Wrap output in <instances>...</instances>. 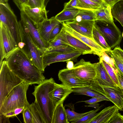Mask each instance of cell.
I'll use <instances>...</instances> for the list:
<instances>
[{
  "mask_svg": "<svg viewBox=\"0 0 123 123\" xmlns=\"http://www.w3.org/2000/svg\"><path fill=\"white\" fill-rule=\"evenodd\" d=\"M5 60L16 75L30 85H39L45 79L43 73L31 63L19 48L6 56Z\"/></svg>",
  "mask_w": 123,
  "mask_h": 123,
  "instance_id": "obj_1",
  "label": "cell"
},
{
  "mask_svg": "<svg viewBox=\"0 0 123 123\" xmlns=\"http://www.w3.org/2000/svg\"><path fill=\"white\" fill-rule=\"evenodd\" d=\"M55 82L51 78L45 79L38 86H35L32 93L36 102L42 112L46 123H52L55 106L54 103L52 93Z\"/></svg>",
  "mask_w": 123,
  "mask_h": 123,
  "instance_id": "obj_2",
  "label": "cell"
},
{
  "mask_svg": "<svg viewBox=\"0 0 123 123\" xmlns=\"http://www.w3.org/2000/svg\"><path fill=\"white\" fill-rule=\"evenodd\" d=\"M19 31L18 47L25 54L31 63L43 73L44 53L33 41L26 28L20 20L18 21Z\"/></svg>",
  "mask_w": 123,
  "mask_h": 123,
  "instance_id": "obj_3",
  "label": "cell"
},
{
  "mask_svg": "<svg viewBox=\"0 0 123 123\" xmlns=\"http://www.w3.org/2000/svg\"><path fill=\"white\" fill-rule=\"evenodd\" d=\"M30 84L23 82L10 92L0 107V115L13 111L16 109L29 108L26 94Z\"/></svg>",
  "mask_w": 123,
  "mask_h": 123,
  "instance_id": "obj_4",
  "label": "cell"
},
{
  "mask_svg": "<svg viewBox=\"0 0 123 123\" xmlns=\"http://www.w3.org/2000/svg\"><path fill=\"white\" fill-rule=\"evenodd\" d=\"M0 66V107L12 90L24 81L12 71L5 60Z\"/></svg>",
  "mask_w": 123,
  "mask_h": 123,
  "instance_id": "obj_5",
  "label": "cell"
},
{
  "mask_svg": "<svg viewBox=\"0 0 123 123\" xmlns=\"http://www.w3.org/2000/svg\"><path fill=\"white\" fill-rule=\"evenodd\" d=\"M94 25L111 49L119 45L122 40V34L114 21H95Z\"/></svg>",
  "mask_w": 123,
  "mask_h": 123,
  "instance_id": "obj_6",
  "label": "cell"
},
{
  "mask_svg": "<svg viewBox=\"0 0 123 123\" xmlns=\"http://www.w3.org/2000/svg\"><path fill=\"white\" fill-rule=\"evenodd\" d=\"M0 21L9 29L18 44L19 39L18 22L8 3H0Z\"/></svg>",
  "mask_w": 123,
  "mask_h": 123,
  "instance_id": "obj_7",
  "label": "cell"
},
{
  "mask_svg": "<svg viewBox=\"0 0 123 123\" xmlns=\"http://www.w3.org/2000/svg\"><path fill=\"white\" fill-rule=\"evenodd\" d=\"M18 47L13 36L9 29L0 23V66L6 56Z\"/></svg>",
  "mask_w": 123,
  "mask_h": 123,
  "instance_id": "obj_8",
  "label": "cell"
},
{
  "mask_svg": "<svg viewBox=\"0 0 123 123\" xmlns=\"http://www.w3.org/2000/svg\"><path fill=\"white\" fill-rule=\"evenodd\" d=\"M96 63H92L82 59L74 65L72 70L77 77L92 86L94 84L96 79Z\"/></svg>",
  "mask_w": 123,
  "mask_h": 123,
  "instance_id": "obj_9",
  "label": "cell"
},
{
  "mask_svg": "<svg viewBox=\"0 0 123 123\" xmlns=\"http://www.w3.org/2000/svg\"><path fill=\"white\" fill-rule=\"evenodd\" d=\"M21 20L27 30L35 43L44 53L48 43L41 36L37 27L32 21L22 11H20Z\"/></svg>",
  "mask_w": 123,
  "mask_h": 123,
  "instance_id": "obj_10",
  "label": "cell"
},
{
  "mask_svg": "<svg viewBox=\"0 0 123 123\" xmlns=\"http://www.w3.org/2000/svg\"><path fill=\"white\" fill-rule=\"evenodd\" d=\"M82 54V53L76 50L68 53H60L46 52L43 58V64L44 69L50 64L58 62H67L69 61L76 62L78 58Z\"/></svg>",
  "mask_w": 123,
  "mask_h": 123,
  "instance_id": "obj_11",
  "label": "cell"
},
{
  "mask_svg": "<svg viewBox=\"0 0 123 123\" xmlns=\"http://www.w3.org/2000/svg\"><path fill=\"white\" fill-rule=\"evenodd\" d=\"M59 80L62 83L72 88L90 86L91 84L83 81L77 77L72 69H64L60 70L58 74Z\"/></svg>",
  "mask_w": 123,
  "mask_h": 123,
  "instance_id": "obj_12",
  "label": "cell"
},
{
  "mask_svg": "<svg viewBox=\"0 0 123 123\" xmlns=\"http://www.w3.org/2000/svg\"><path fill=\"white\" fill-rule=\"evenodd\" d=\"M96 77L94 84L90 87L95 91L103 86H118L111 78L102 62L99 61L96 63Z\"/></svg>",
  "mask_w": 123,
  "mask_h": 123,
  "instance_id": "obj_13",
  "label": "cell"
},
{
  "mask_svg": "<svg viewBox=\"0 0 123 123\" xmlns=\"http://www.w3.org/2000/svg\"><path fill=\"white\" fill-rule=\"evenodd\" d=\"M62 28L69 34L79 39L91 47L94 52L95 55L99 57L104 52H107L98 44L93 39L82 35L75 31L67 25L65 22L62 23Z\"/></svg>",
  "mask_w": 123,
  "mask_h": 123,
  "instance_id": "obj_14",
  "label": "cell"
},
{
  "mask_svg": "<svg viewBox=\"0 0 123 123\" xmlns=\"http://www.w3.org/2000/svg\"><path fill=\"white\" fill-rule=\"evenodd\" d=\"M21 11L36 26L39 23L48 19V11L46 10L45 7L32 8L27 5L24 4L22 5Z\"/></svg>",
  "mask_w": 123,
  "mask_h": 123,
  "instance_id": "obj_15",
  "label": "cell"
},
{
  "mask_svg": "<svg viewBox=\"0 0 123 123\" xmlns=\"http://www.w3.org/2000/svg\"><path fill=\"white\" fill-rule=\"evenodd\" d=\"M65 23L77 32L93 39L92 33L95 21H67L65 22Z\"/></svg>",
  "mask_w": 123,
  "mask_h": 123,
  "instance_id": "obj_16",
  "label": "cell"
},
{
  "mask_svg": "<svg viewBox=\"0 0 123 123\" xmlns=\"http://www.w3.org/2000/svg\"><path fill=\"white\" fill-rule=\"evenodd\" d=\"M105 96L117 106L120 111L123 106V93L119 87H101Z\"/></svg>",
  "mask_w": 123,
  "mask_h": 123,
  "instance_id": "obj_17",
  "label": "cell"
},
{
  "mask_svg": "<svg viewBox=\"0 0 123 123\" xmlns=\"http://www.w3.org/2000/svg\"><path fill=\"white\" fill-rule=\"evenodd\" d=\"M55 16L44 20L36 26L43 39L49 43V38L52 31L57 25L60 23Z\"/></svg>",
  "mask_w": 123,
  "mask_h": 123,
  "instance_id": "obj_18",
  "label": "cell"
},
{
  "mask_svg": "<svg viewBox=\"0 0 123 123\" xmlns=\"http://www.w3.org/2000/svg\"><path fill=\"white\" fill-rule=\"evenodd\" d=\"M73 92L72 88L62 83L59 84L55 83L52 95L54 105L55 107Z\"/></svg>",
  "mask_w": 123,
  "mask_h": 123,
  "instance_id": "obj_19",
  "label": "cell"
},
{
  "mask_svg": "<svg viewBox=\"0 0 123 123\" xmlns=\"http://www.w3.org/2000/svg\"><path fill=\"white\" fill-rule=\"evenodd\" d=\"M119 110L115 105L106 107L97 113L90 123H109L113 116L119 112Z\"/></svg>",
  "mask_w": 123,
  "mask_h": 123,
  "instance_id": "obj_20",
  "label": "cell"
},
{
  "mask_svg": "<svg viewBox=\"0 0 123 123\" xmlns=\"http://www.w3.org/2000/svg\"><path fill=\"white\" fill-rule=\"evenodd\" d=\"M63 30L65 31L67 41L70 46L81 52L83 55L87 54L95 55L94 52L89 46L79 39L70 35Z\"/></svg>",
  "mask_w": 123,
  "mask_h": 123,
  "instance_id": "obj_21",
  "label": "cell"
},
{
  "mask_svg": "<svg viewBox=\"0 0 123 123\" xmlns=\"http://www.w3.org/2000/svg\"><path fill=\"white\" fill-rule=\"evenodd\" d=\"M62 100L56 106L53 116L52 123H69L68 121L66 113Z\"/></svg>",
  "mask_w": 123,
  "mask_h": 123,
  "instance_id": "obj_22",
  "label": "cell"
},
{
  "mask_svg": "<svg viewBox=\"0 0 123 123\" xmlns=\"http://www.w3.org/2000/svg\"><path fill=\"white\" fill-rule=\"evenodd\" d=\"M79 10L76 8L63 9L55 17L57 20L62 23L73 21Z\"/></svg>",
  "mask_w": 123,
  "mask_h": 123,
  "instance_id": "obj_23",
  "label": "cell"
},
{
  "mask_svg": "<svg viewBox=\"0 0 123 123\" xmlns=\"http://www.w3.org/2000/svg\"><path fill=\"white\" fill-rule=\"evenodd\" d=\"M111 8L110 6L104 7L101 9L94 11L95 21H103L113 22V18L111 12Z\"/></svg>",
  "mask_w": 123,
  "mask_h": 123,
  "instance_id": "obj_24",
  "label": "cell"
},
{
  "mask_svg": "<svg viewBox=\"0 0 123 123\" xmlns=\"http://www.w3.org/2000/svg\"><path fill=\"white\" fill-rule=\"evenodd\" d=\"M29 108L32 114L33 123H46L43 113L35 101L30 104Z\"/></svg>",
  "mask_w": 123,
  "mask_h": 123,
  "instance_id": "obj_25",
  "label": "cell"
},
{
  "mask_svg": "<svg viewBox=\"0 0 123 123\" xmlns=\"http://www.w3.org/2000/svg\"><path fill=\"white\" fill-rule=\"evenodd\" d=\"M111 12L113 18L118 21L123 27V0L114 5L111 8Z\"/></svg>",
  "mask_w": 123,
  "mask_h": 123,
  "instance_id": "obj_26",
  "label": "cell"
},
{
  "mask_svg": "<svg viewBox=\"0 0 123 123\" xmlns=\"http://www.w3.org/2000/svg\"><path fill=\"white\" fill-rule=\"evenodd\" d=\"M64 45L70 46L67 41L65 31L62 29L60 33L53 39L49 42L47 48L56 47Z\"/></svg>",
  "mask_w": 123,
  "mask_h": 123,
  "instance_id": "obj_27",
  "label": "cell"
},
{
  "mask_svg": "<svg viewBox=\"0 0 123 123\" xmlns=\"http://www.w3.org/2000/svg\"><path fill=\"white\" fill-rule=\"evenodd\" d=\"M77 9L95 11L105 7L91 0H79Z\"/></svg>",
  "mask_w": 123,
  "mask_h": 123,
  "instance_id": "obj_28",
  "label": "cell"
},
{
  "mask_svg": "<svg viewBox=\"0 0 123 123\" xmlns=\"http://www.w3.org/2000/svg\"><path fill=\"white\" fill-rule=\"evenodd\" d=\"M77 21H95L94 11L80 9L74 20Z\"/></svg>",
  "mask_w": 123,
  "mask_h": 123,
  "instance_id": "obj_29",
  "label": "cell"
},
{
  "mask_svg": "<svg viewBox=\"0 0 123 123\" xmlns=\"http://www.w3.org/2000/svg\"><path fill=\"white\" fill-rule=\"evenodd\" d=\"M73 92L76 94L84 95L92 97H105L92 89L90 86L74 88H72Z\"/></svg>",
  "mask_w": 123,
  "mask_h": 123,
  "instance_id": "obj_30",
  "label": "cell"
},
{
  "mask_svg": "<svg viewBox=\"0 0 123 123\" xmlns=\"http://www.w3.org/2000/svg\"><path fill=\"white\" fill-rule=\"evenodd\" d=\"M92 36L94 40L99 45L108 52L111 50L107 44L104 37L94 25L92 31Z\"/></svg>",
  "mask_w": 123,
  "mask_h": 123,
  "instance_id": "obj_31",
  "label": "cell"
},
{
  "mask_svg": "<svg viewBox=\"0 0 123 123\" xmlns=\"http://www.w3.org/2000/svg\"><path fill=\"white\" fill-rule=\"evenodd\" d=\"M68 121L69 123L74 122L79 120L83 116L90 112V111L82 113H77L74 111L71 110L69 109H65Z\"/></svg>",
  "mask_w": 123,
  "mask_h": 123,
  "instance_id": "obj_32",
  "label": "cell"
},
{
  "mask_svg": "<svg viewBox=\"0 0 123 123\" xmlns=\"http://www.w3.org/2000/svg\"><path fill=\"white\" fill-rule=\"evenodd\" d=\"M103 106V105H101L96 110L90 111V112L74 123H90L97 114V112L101 109Z\"/></svg>",
  "mask_w": 123,
  "mask_h": 123,
  "instance_id": "obj_33",
  "label": "cell"
},
{
  "mask_svg": "<svg viewBox=\"0 0 123 123\" xmlns=\"http://www.w3.org/2000/svg\"><path fill=\"white\" fill-rule=\"evenodd\" d=\"M76 50H78L71 46L64 45L56 47L47 48L45 52L48 51L60 53H68Z\"/></svg>",
  "mask_w": 123,
  "mask_h": 123,
  "instance_id": "obj_34",
  "label": "cell"
},
{
  "mask_svg": "<svg viewBox=\"0 0 123 123\" xmlns=\"http://www.w3.org/2000/svg\"><path fill=\"white\" fill-rule=\"evenodd\" d=\"M99 61L102 62L109 76L118 87V81L115 69L101 58H99Z\"/></svg>",
  "mask_w": 123,
  "mask_h": 123,
  "instance_id": "obj_35",
  "label": "cell"
},
{
  "mask_svg": "<svg viewBox=\"0 0 123 123\" xmlns=\"http://www.w3.org/2000/svg\"><path fill=\"white\" fill-rule=\"evenodd\" d=\"M108 53L114 59L115 66L118 71L123 75V62L120 57L111 49Z\"/></svg>",
  "mask_w": 123,
  "mask_h": 123,
  "instance_id": "obj_36",
  "label": "cell"
},
{
  "mask_svg": "<svg viewBox=\"0 0 123 123\" xmlns=\"http://www.w3.org/2000/svg\"><path fill=\"white\" fill-rule=\"evenodd\" d=\"M22 113L24 123H33L32 114L29 108L25 109Z\"/></svg>",
  "mask_w": 123,
  "mask_h": 123,
  "instance_id": "obj_37",
  "label": "cell"
},
{
  "mask_svg": "<svg viewBox=\"0 0 123 123\" xmlns=\"http://www.w3.org/2000/svg\"><path fill=\"white\" fill-rule=\"evenodd\" d=\"M99 57L104 61L115 69L116 68L114 59L111 57H110L106 51L103 52L101 56Z\"/></svg>",
  "mask_w": 123,
  "mask_h": 123,
  "instance_id": "obj_38",
  "label": "cell"
},
{
  "mask_svg": "<svg viewBox=\"0 0 123 123\" xmlns=\"http://www.w3.org/2000/svg\"><path fill=\"white\" fill-rule=\"evenodd\" d=\"M62 23L56 25L52 31L49 38V41L53 39L61 32L62 28Z\"/></svg>",
  "mask_w": 123,
  "mask_h": 123,
  "instance_id": "obj_39",
  "label": "cell"
},
{
  "mask_svg": "<svg viewBox=\"0 0 123 123\" xmlns=\"http://www.w3.org/2000/svg\"><path fill=\"white\" fill-rule=\"evenodd\" d=\"M104 100L110 101L106 97H92L91 98L88 100L81 101L79 102H84L86 104H90L97 103L98 102Z\"/></svg>",
  "mask_w": 123,
  "mask_h": 123,
  "instance_id": "obj_40",
  "label": "cell"
},
{
  "mask_svg": "<svg viewBox=\"0 0 123 123\" xmlns=\"http://www.w3.org/2000/svg\"><path fill=\"white\" fill-rule=\"evenodd\" d=\"M27 5L32 8L45 7L43 0H28Z\"/></svg>",
  "mask_w": 123,
  "mask_h": 123,
  "instance_id": "obj_41",
  "label": "cell"
},
{
  "mask_svg": "<svg viewBox=\"0 0 123 123\" xmlns=\"http://www.w3.org/2000/svg\"><path fill=\"white\" fill-rule=\"evenodd\" d=\"M79 4V0H70L68 2L64 3L63 9H77Z\"/></svg>",
  "mask_w": 123,
  "mask_h": 123,
  "instance_id": "obj_42",
  "label": "cell"
},
{
  "mask_svg": "<svg viewBox=\"0 0 123 123\" xmlns=\"http://www.w3.org/2000/svg\"><path fill=\"white\" fill-rule=\"evenodd\" d=\"M109 123H123L122 115L118 112L113 116Z\"/></svg>",
  "mask_w": 123,
  "mask_h": 123,
  "instance_id": "obj_43",
  "label": "cell"
},
{
  "mask_svg": "<svg viewBox=\"0 0 123 123\" xmlns=\"http://www.w3.org/2000/svg\"><path fill=\"white\" fill-rule=\"evenodd\" d=\"M118 81V87L123 93V75L116 68L115 69Z\"/></svg>",
  "mask_w": 123,
  "mask_h": 123,
  "instance_id": "obj_44",
  "label": "cell"
},
{
  "mask_svg": "<svg viewBox=\"0 0 123 123\" xmlns=\"http://www.w3.org/2000/svg\"><path fill=\"white\" fill-rule=\"evenodd\" d=\"M13 1L20 11L22 9V5H27L28 0H13Z\"/></svg>",
  "mask_w": 123,
  "mask_h": 123,
  "instance_id": "obj_45",
  "label": "cell"
},
{
  "mask_svg": "<svg viewBox=\"0 0 123 123\" xmlns=\"http://www.w3.org/2000/svg\"><path fill=\"white\" fill-rule=\"evenodd\" d=\"M113 51L121 58L123 60V50L119 47L117 46L115 47Z\"/></svg>",
  "mask_w": 123,
  "mask_h": 123,
  "instance_id": "obj_46",
  "label": "cell"
},
{
  "mask_svg": "<svg viewBox=\"0 0 123 123\" xmlns=\"http://www.w3.org/2000/svg\"><path fill=\"white\" fill-rule=\"evenodd\" d=\"M9 117H6L4 114L0 115V123H10Z\"/></svg>",
  "mask_w": 123,
  "mask_h": 123,
  "instance_id": "obj_47",
  "label": "cell"
},
{
  "mask_svg": "<svg viewBox=\"0 0 123 123\" xmlns=\"http://www.w3.org/2000/svg\"><path fill=\"white\" fill-rule=\"evenodd\" d=\"M111 8L116 3L122 0H103Z\"/></svg>",
  "mask_w": 123,
  "mask_h": 123,
  "instance_id": "obj_48",
  "label": "cell"
},
{
  "mask_svg": "<svg viewBox=\"0 0 123 123\" xmlns=\"http://www.w3.org/2000/svg\"><path fill=\"white\" fill-rule=\"evenodd\" d=\"M94 2L97 3L105 7L109 6L103 0H91Z\"/></svg>",
  "mask_w": 123,
  "mask_h": 123,
  "instance_id": "obj_49",
  "label": "cell"
},
{
  "mask_svg": "<svg viewBox=\"0 0 123 123\" xmlns=\"http://www.w3.org/2000/svg\"><path fill=\"white\" fill-rule=\"evenodd\" d=\"M67 68L71 69L73 68L74 65L73 61H69L67 62Z\"/></svg>",
  "mask_w": 123,
  "mask_h": 123,
  "instance_id": "obj_50",
  "label": "cell"
},
{
  "mask_svg": "<svg viewBox=\"0 0 123 123\" xmlns=\"http://www.w3.org/2000/svg\"><path fill=\"white\" fill-rule=\"evenodd\" d=\"M25 109L23 108H18L16 109L14 111L15 116L22 113Z\"/></svg>",
  "mask_w": 123,
  "mask_h": 123,
  "instance_id": "obj_51",
  "label": "cell"
},
{
  "mask_svg": "<svg viewBox=\"0 0 123 123\" xmlns=\"http://www.w3.org/2000/svg\"><path fill=\"white\" fill-rule=\"evenodd\" d=\"M4 114L6 117L9 118L16 116L14 111L10 112Z\"/></svg>",
  "mask_w": 123,
  "mask_h": 123,
  "instance_id": "obj_52",
  "label": "cell"
},
{
  "mask_svg": "<svg viewBox=\"0 0 123 123\" xmlns=\"http://www.w3.org/2000/svg\"><path fill=\"white\" fill-rule=\"evenodd\" d=\"M99 105L97 103L90 104L88 105H85V107H90L96 109L98 108L99 106Z\"/></svg>",
  "mask_w": 123,
  "mask_h": 123,
  "instance_id": "obj_53",
  "label": "cell"
},
{
  "mask_svg": "<svg viewBox=\"0 0 123 123\" xmlns=\"http://www.w3.org/2000/svg\"><path fill=\"white\" fill-rule=\"evenodd\" d=\"M50 0H43L44 5L45 7H46L48 2Z\"/></svg>",
  "mask_w": 123,
  "mask_h": 123,
  "instance_id": "obj_54",
  "label": "cell"
},
{
  "mask_svg": "<svg viewBox=\"0 0 123 123\" xmlns=\"http://www.w3.org/2000/svg\"><path fill=\"white\" fill-rule=\"evenodd\" d=\"M8 0H0V3H7Z\"/></svg>",
  "mask_w": 123,
  "mask_h": 123,
  "instance_id": "obj_55",
  "label": "cell"
},
{
  "mask_svg": "<svg viewBox=\"0 0 123 123\" xmlns=\"http://www.w3.org/2000/svg\"><path fill=\"white\" fill-rule=\"evenodd\" d=\"M122 37H123V32H122Z\"/></svg>",
  "mask_w": 123,
  "mask_h": 123,
  "instance_id": "obj_56",
  "label": "cell"
},
{
  "mask_svg": "<svg viewBox=\"0 0 123 123\" xmlns=\"http://www.w3.org/2000/svg\"><path fill=\"white\" fill-rule=\"evenodd\" d=\"M121 111H123V106L122 107V110H121Z\"/></svg>",
  "mask_w": 123,
  "mask_h": 123,
  "instance_id": "obj_57",
  "label": "cell"
},
{
  "mask_svg": "<svg viewBox=\"0 0 123 123\" xmlns=\"http://www.w3.org/2000/svg\"><path fill=\"white\" fill-rule=\"evenodd\" d=\"M122 117L123 118V115H122Z\"/></svg>",
  "mask_w": 123,
  "mask_h": 123,
  "instance_id": "obj_58",
  "label": "cell"
},
{
  "mask_svg": "<svg viewBox=\"0 0 123 123\" xmlns=\"http://www.w3.org/2000/svg\"><path fill=\"white\" fill-rule=\"evenodd\" d=\"M122 61H123V60H122Z\"/></svg>",
  "mask_w": 123,
  "mask_h": 123,
  "instance_id": "obj_59",
  "label": "cell"
}]
</instances>
